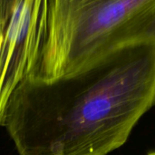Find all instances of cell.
Returning <instances> with one entry per match:
<instances>
[{
    "label": "cell",
    "mask_w": 155,
    "mask_h": 155,
    "mask_svg": "<svg viewBox=\"0 0 155 155\" xmlns=\"http://www.w3.org/2000/svg\"><path fill=\"white\" fill-rule=\"evenodd\" d=\"M155 105V42L120 49L52 81L24 78L3 127L18 155H107Z\"/></svg>",
    "instance_id": "cell-1"
},
{
    "label": "cell",
    "mask_w": 155,
    "mask_h": 155,
    "mask_svg": "<svg viewBox=\"0 0 155 155\" xmlns=\"http://www.w3.org/2000/svg\"><path fill=\"white\" fill-rule=\"evenodd\" d=\"M154 13L155 0H49L44 45L25 78L76 74L132 46Z\"/></svg>",
    "instance_id": "cell-2"
},
{
    "label": "cell",
    "mask_w": 155,
    "mask_h": 155,
    "mask_svg": "<svg viewBox=\"0 0 155 155\" xmlns=\"http://www.w3.org/2000/svg\"><path fill=\"white\" fill-rule=\"evenodd\" d=\"M49 0H10L0 46V128L8 100L40 54Z\"/></svg>",
    "instance_id": "cell-3"
},
{
    "label": "cell",
    "mask_w": 155,
    "mask_h": 155,
    "mask_svg": "<svg viewBox=\"0 0 155 155\" xmlns=\"http://www.w3.org/2000/svg\"><path fill=\"white\" fill-rule=\"evenodd\" d=\"M145 42H155V13L138 31L132 45Z\"/></svg>",
    "instance_id": "cell-4"
},
{
    "label": "cell",
    "mask_w": 155,
    "mask_h": 155,
    "mask_svg": "<svg viewBox=\"0 0 155 155\" xmlns=\"http://www.w3.org/2000/svg\"><path fill=\"white\" fill-rule=\"evenodd\" d=\"M9 5L10 0H0V46L6 26Z\"/></svg>",
    "instance_id": "cell-5"
},
{
    "label": "cell",
    "mask_w": 155,
    "mask_h": 155,
    "mask_svg": "<svg viewBox=\"0 0 155 155\" xmlns=\"http://www.w3.org/2000/svg\"><path fill=\"white\" fill-rule=\"evenodd\" d=\"M148 155H155V151L154 152H152V153H149Z\"/></svg>",
    "instance_id": "cell-6"
}]
</instances>
